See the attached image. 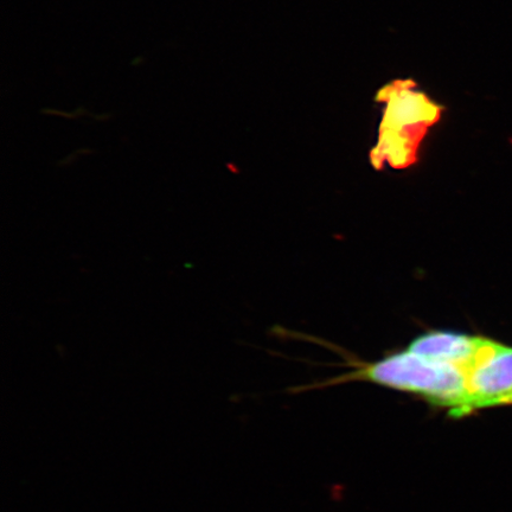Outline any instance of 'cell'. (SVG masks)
Returning a JSON list of instances; mask_svg holds the SVG:
<instances>
[{
  "label": "cell",
  "instance_id": "1",
  "mask_svg": "<svg viewBox=\"0 0 512 512\" xmlns=\"http://www.w3.org/2000/svg\"><path fill=\"white\" fill-rule=\"evenodd\" d=\"M349 377L418 395L434 406L448 409L453 418L471 414L466 371L457 364L406 350L368 364Z\"/></svg>",
  "mask_w": 512,
  "mask_h": 512
},
{
  "label": "cell",
  "instance_id": "2",
  "mask_svg": "<svg viewBox=\"0 0 512 512\" xmlns=\"http://www.w3.org/2000/svg\"><path fill=\"white\" fill-rule=\"evenodd\" d=\"M387 102L380 128L379 143L371 152L377 169L384 163L395 169L407 168L416 160L421 140L428 128L437 123L440 108L424 94L414 91L409 81L396 82L380 94Z\"/></svg>",
  "mask_w": 512,
  "mask_h": 512
},
{
  "label": "cell",
  "instance_id": "3",
  "mask_svg": "<svg viewBox=\"0 0 512 512\" xmlns=\"http://www.w3.org/2000/svg\"><path fill=\"white\" fill-rule=\"evenodd\" d=\"M464 369L471 414L478 409L512 405V348L482 338Z\"/></svg>",
  "mask_w": 512,
  "mask_h": 512
},
{
  "label": "cell",
  "instance_id": "4",
  "mask_svg": "<svg viewBox=\"0 0 512 512\" xmlns=\"http://www.w3.org/2000/svg\"><path fill=\"white\" fill-rule=\"evenodd\" d=\"M480 342L482 337L433 331L414 339L407 350L435 361L453 363L465 368L476 355Z\"/></svg>",
  "mask_w": 512,
  "mask_h": 512
}]
</instances>
